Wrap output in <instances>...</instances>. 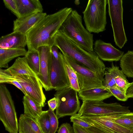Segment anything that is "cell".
I'll use <instances>...</instances> for the list:
<instances>
[{
	"instance_id": "cell-24",
	"label": "cell",
	"mask_w": 133,
	"mask_h": 133,
	"mask_svg": "<svg viewBox=\"0 0 133 133\" xmlns=\"http://www.w3.org/2000/svg\"><path fill=\"white\" fill-rule=\"evenodd\" d=\"M120 66L125 75L133 78V51L128 50L120 60Z\"/></svg>"
},
{
	"instance_id": "cell-10",
	"label": "cell",
	"mask_w": 133,
	"mask_h": 133,
	"mask_svg": "<svg viewBox=\"0 0 133 133\" xmlns=\"http://www.w3.org/2000/svg\"><path fill=\"white\" fill-rule=\"evenodd\" d=\"M0 72L9 78L18 82L27 95L42 107L45 105L46 98L43 87L37 77L27 75H12L1 68Z\"/></svg>"
},
{
	"instance_id": "cell-23",
	"label": "cell",
	"mask_w": 133,
	"mask_h": 133,
	"mask_svg": "<svg viewBox=\"0 0 133 133\" xmlns=\"http://www.w3.org/2000/svg\"><path fill=\"white\" fill-rule=\"evenodd\" d=\"M107 69L112 74L117 87L126 93V91L130 83L127 80L126 76L122 70L112 63L110 67Z\"/></svg>"
},
{
	"instance_id": "cell-20",
	"label": "cell",
	"mask_w": 133,
	"mask_h": 133,
	"mask_svg": "<svg viewBox=\"0 0 133 133\" xmlns=\"http://www.w3.org/2000/svg\"><path fill=\"white\" fill-rule=\"evenodd\" d=\"M19 133H44L37 120L24 114L19 119Z\"/></svg>"
},
{
	"instance_id": "cell-25",
	"label": "cell",
	"mask_w": 133,
	"mask_h": 133,
	"mask_svg": "<svg viewBox=\"0 0 133 133\" xmlns=\"http://www.w3.org/2000/svg\"><path fill=\"white\" fill-rule=\"evenodd\" d=\"M112 120L123 126L133 130V112L120 115H111Z\"/></svg>"
},
{
	"instance_id": "cell-1",
	"label": "cell",
	"mask_w": 133,
	"mask_h": 133,
	"mask_svg": "<svg viewBox=\"0 0 133 133\" xmlns=\"http://www.w3.org/2000/svg\"><path fill=\"white\" fill-rule=\"evenodd\" d=\"M72 10L65 7L53 14L47 15L26 35L28 51H37L42 46L51 47L55 35Z\"/></svg>"
},
{
	"instance_id": "cell-2",
	"label": "cell",
	"mask_w": 133,
	"mask_h": 133,
	"mask_svg": "<svg viewBox=\"0 0 133 133\" xmlns=\"http://www.w3.org/2000/svg\"><path fill=\"white\" fill-rule=\"evenodd\" d=\"M53 45L57 46L62 53L96 73L103 81L106 68L94 51H89L81 48L60 29L55 35Z\"/></svg>"
},
{
	"instance_id": "cell-19",
	"label": "cell",
	"mask_w": 133,
	"mask_h": 133,
	"mask_svg": "<svg viewBox=\"0 0 133 133\" xmlns=\"http://www.w3.org/2000/svg\"><path fill=\"white\" fill-rule=\"evenodd\" d=\"M4 70L12 75H27L37 77L29 66L25 56L18 57L11 66Z\"/></svg>"
},
{
	"instance_id": "cell-4",
	"label": "cell",
	"mask_w": 133,
	"mask_h": 133,
	"mask_svg": "<svg viewBox=\"0 0 133 133\" xmlns=\"http://www.w3.org/2000/svg\"><path fill=\"white\" fill-rule=\"evenodd\" d=\"M108 4V0L88 1L83 14L86 28L89 32L98 34L105 30Z\"/></svg>"
},
{
	"instance_id": "cell-38",
	"label": "cell",
	"mask_w": 133,
	"mask_h": 133,
	"mask_svg": "<svg viewBox=\"0 0 133 133\" xmlns=\"http://www.w3.org/2000/svg\"><path fill=\"white\" fill-rule=\"evenodd\" d=\"M74 133H89L85 128L73 123Z\"/></svg>"
},
{
	"instance_id": "cell-35",
	"label": "cell",
	"mask_w": 133,
	"mask_h": 133,
	"mask_svg": "<svg viewBox=\"0 0 133 133\" xmlns=\"http://www.w3.org/2000/svg\"><path fill=\"white\" fill-rule=\"evenodd\" d=\"M85 129L89 133H115L110 129L102 127H95L91 126Z\"/></svg>"
},
{
	"instance_id": "cell-12",
	"label": "cell",
	"mask_w": 133,
	"mask_h": 133,
	"mask_svg": "<svg viewBox=\"0 0 133 133\" xmlns=\"http://www.w3.org/2000/svg\"><path fill=\"white\" fill-rule=\"evenodd\" d=\"M51 48L48 46H42L37 49L39 57L40 69L37 76L46 91L52 90L50 81L52 56Z\"/></svg>"
},
{
	"instance_id": "cell-7",
	"label": "cell",
	"mask_w": 133,
	"mask_h": 133,
	"mask_svg": "<svg viewBox=\"0 0 133 133\" xmlns=\"http://www.w3.org/2000/svg\"><path fill=\"white\" fill-rule=\"evenodd\" d=\"M108 1L114 41L116 46L122 49L127 41L123 24V1Z\"/></svg>"
},
{
	"instance_id": "cell-21",
	"label": "cell",
	"mask_w": 133,
	"mask_h": 133,
	"mask_svg": "<svg viewBox=\"0 0 133 133\" xmlns=\"http://www.w3.org/2000/svg\"><path fill=\"white\" fill-rule=\"evenodd\" d=\"M27 51L25 48L2 49L0 48V68H8V63L14 58L25 56Z\"/></svg>"
},
{
	"instance_id": "cell-22",
	"label": "cell",
	"mask_w": 133,
	"mask_h": 133,
	"mask_svg": "<svg viewBox=\"0 0 133 133\" xmlns=\"http://www.w3.org/2000/svg\"><path fill=\"white\" fill-rule=\"evenodd\" d=\"M23 103L24 114L37 120L43 111L42 107L27 95L23 96Z\"/></svg>"
},
{
	"instance_id": "cell-40",
	"label": "cell",
	"mask_w": 133,
	"mask_h": 133,
	"mask_svg": "<svg viewBox=\"0 0 133 133\" xmlns=\"http://www.w3.org/2000/svg\"><path fill=\"white\" fill-rule=\"evenodd\" d=\"M126 94L128 98H133V81L130 83L126 91Z\"/></svg>"
},
{
	"instance_id": "cell-34",
	"label": "cell",
	"mask_w": 133,
	"mask_h": 133,
	"mask_svg": "<svg viewBox=\"0 0 133 133\" xmlns=\"http://www.w3.org/2000/svg\"><path fill=\"white\" fill-rule=\"evenodd\" d=\"M70 120L73 123L85 129L91 126L89 123L82 119L77 114L71 116Z\"/></svg>"
},
{
	"instance_id": "cell-28",
	"label": "cell",
	"mask_w": 133,
	"mask_h": 133,
	"mask_svg": "<svg viewBox=\"0 0 133 133\" xmlns=\"http://www.w3.org/2000/svg\"><path fill=\"white\" fill-rule=\"evenodd\" d=\"M44 133H49L50 125L48 110L43 111L36 120Z\"/></svg>"
},
{
	"instance_id": "cell-29",
	"label": "cell",
	"mask_w": 133,
	"mask_h": 133,
	"mask_svg": "<svg viewBox=\"0 0 133 133\" xmlns=\"http://www.w3.org/2000/svg\"><path fill=\"white\" fill-rule=\"evenodd\" d=\"M48 112L49 117L50 129L49 133H56L58 128V118L54 111L49 108Z\"/></svg>"
},
{
	"instance_id": "cell-32",
	"label": "cell",
	"mask_w": 133,
	"mask_h": 133,
	"mask_svg": "<svg viewBox=\"0 0 133 133\" xmlns=\"http://www.w3.org/2000/svg\"><path fill=\"white\" fill-rule=\"evenodd\" d=\"M108 89L111 92L113 96L115 97L118 100L122 101H126L128 99L126 93L117 87H113Z\"/></svg>"
},
{
	"instance_id": "cell-9",
	"label": "cell",
	"mask_w": 133,
	"mask_h": 133,
	"mask_svg": "<svg viewBox=\"0 0 133 133\" xmlns=\"http://www.w3.org/2000/svg\"><path fill=\"white\" fill-rule=\"evenodd\" d=\"M62 53L65 62L72 68L77 75L80 90L104 87L103 80L96 73L78 63L65 54Z\"/></svg>"
},
{
	"instance_id": "cell-13",
	"label": "cell",
	"mask_w": 133,
	"mask_h": 133,
	"mask_svg": "<svg viewBox=\"0 0 133 133\" xmlns=\"http://www.w3.org/2000/svg\"><path fill=\"white\" fill-rule=\"evenodd\" d=\"M111 115H91L80 117L91 126L95 127H105L115 133H133V130L126 128L114 122L112 120Z\"/></svg>"
},
{
	"instance_id": "cell-31",
	"label": "cell",
	"mask_w": 133,
	"mask_h": 133,
	"mask_svg": "<svg viewBox=\"0 0 133 133\" xmlns=\"http://www.w3.org/2000/svg\"><path fill=\"white\" fill-rule=\"evenodd\" d=\"M104 76L102 83L103 87L107 88L113 87H117L112 74L106 68Z\"/></svg>"
},
{
	"instance_id": "cell-37",
	"label": "cell",
	"mask_w": 133,
	"mask_h": 133,
	"mask_svg": "<svg viewBox=\"0 0 133 133\" xmlns=\"http://www.w3.org/2000/svg\"><path fill=\"white\" fill-rule=\"evenodd\" d=\"M47 102L49 108L54 111L58 106V101L56 98L54 97L49 100Z\"/></svg>"
},
{
	"instance_id": "cell-41",
	"label": "cell",
	"mask_w": 133,
	"mask_h": 133,
	"mask_svg": "<svg viewBox=\"0 0 133 133\" xmlns=\"http://www.w3.org/2000/svg\"><path fill=\"white\" fill-rule=\"evenodd\" d=\"M74 3L76 5H78L80 4V2L79 0H77L75 1Z\"/></svg>"
},
{
	"instance_id": "cell-5",
	"label": "cell",
	"mask_w": 133,
	"mask_h": 133,
	"mask_svg": "<svg viewBox=\"0 0 133 133\" xmlns=\"http://www.w3.org/2000/svg\"><path fill=\"white\" fill-rule=\"evenodd\" d=\"M0 119L9 133H18V123L14 101L5 85L0 83Z\"/></svg>"
},
{
	"instance_id": "cell-27",
	"label": "cell",
	"mask_w": 133,
	"mask_h": 133,
	"mask_svg": "<svg viewBox=\"0 0 133 133\" xmlns=\"http://www.w3.org/2000/svg\"><path fill=\"white\" fill-rule=\"evenodd\" d=\"M65 67L71 87L79 92L80 89L77 77L75 72L72 68L66 62Z\"/></svg>"
},
{
	"instance_id": "cell-39",
	"label": "cell",
	"mask_w": 133,
	"mask_h": 133,
	"mask_svg": "<svg viewBox=\"0 0 133 133\" xmlns=\"http://www.w3.org/2000/svg\"><path fill=\"white\" fill-rule=\"evenodd\" d=\"M58 48L56 46H52L51 48L52 54L56 59H58L59 57V52L58 51Z\"/></svg>"
},
{
	"instance_id": "cell-15",
	"label": "cell",
	"mask_w": 133,
	"mask_h": 133,
	"mask_svg": "<svg viewBox=\"0 0 133 133\" xmlns=\"http://www.w3.org/2000/svg\"><path fill=\"white\" fill-rule=\"evenodd\" d=\"M41 12L33 14L13 21V31H17L25 35L35 24L47 15Z\"/></svg>"
},
{
	"instance_id": "cell-18",
	"label": "cell",
	"mask_w": 133,
	"mask_h": 133,
	"mask_svg": "<svg viewBox=\"0 0 133 133\" xmlns=\"http://www.w3.org/2000/svg\"><path fill=\"white\" fill-rule=\"evenodd\" d=\"M79 98L83 101H103L113 96L104 87L87 89L78 92Z\"/></svg>"
},
{
	"instance_id": "cell-6",
	"label": "cell",
	"mask_w": 133,
	"mask_h": 133,
	"mask_svg": "<svg viewBox=\"0 0 133 133\" xmlns=\"http://www.w3.org/2000/svg\"><path fill=\"white\" fill-rule=\"evenodd\" d=\"M78 91L71 87L57 90L54 94L58 101L56 114L58 119L77 114L80 108Z\"/></svg>"
},
{
	"instance_id": "cell-36",
	"label": "cell",
	"mask_w": 133,
	"mask_h": 133,
	"mask_svg": "<svg viewBox=\"0 0 133 133\" xmlns=\"http://www.w3.org/2000/svg\"><path fill=\"white\" fill-rule=\"evenodd\" d=\"M58 133H74L73 128L67 123L62 124L57 131Z\"/></svg>"
},
{
	"instance_id": "cell-3",
	"label": "cell",
	"mask_w": 133,
	"mask_h": 133,
	"mask_svg": "<svg viewBox=\"0 0 133 133\" xmlns=\"http://www.w3.org/2000/svg\"><path fill=\"white\" fill-rule=\"evenodd\" d=\"M59 29L76 43L85 50L93 52V35L83 26L81 16L72 10Z\"/></svg>"
},
{
	"instance_id": "cell-8",
	"label": "cell",
	"mask_w": 133,
	"mask_h": 133,
	"mask_svg": "<svg viewBox=\"0 0 133 133\" xmlns=\"http://www.w3.org/2000/svg\"><path fill=\"white\" fill-rule=\"evenodd\" d=\"M131 112L129 107L117 103H107L103 101H83L77 114L80 116L87 115H120Z\"/></svg>"
},
{
	"instance_id": "cell-11",
	"label": "cell",
	"mask_w": 133,
	"mask_h": 133,
	"mask_svg": "<svg viewBox=\"0 0 133 133\" xmlns=\"http://www.w3.org/2000/svg\"><path fill=\"white\" fill-rule=\"evenodd\" d=\"M50 73V81L52 89L56 91L65 87H71L65 67L64 56L59 52V58L56 59L52 54Z\"/></svg>"
},
{
	"instance_id": "cell-26",
	"label": "cell",
	"mask_w": 133,
	"mask_h": 133,
	"mask_svg": "<svg viewBox=\"0 0 133 133\" xmlns=\"http://www.w3.org/2000/svg\"><path fill=\"white\" fill-rule=\"evenodd\" d=\"M25 56L29 66L37 75L40 69V59L38 51H28Z\"/></svg>"
},
{
	"instance_id": "cell-16",
	"label": "cell",
	"mask_w": 133,
	"mask_h": 133,
	"mask_svg": "<svg viewBox=\"0 0 133 133\" xmlns=\"http://www.w3.org/2000/svg\"><path fill=\"white\" fill-rule=\"evenodd\" d=\"M27 45L26 35L19 32H12L1 37L0 38V48L8 49L25 48Z\"/></svg>"
},
{
	"instance_id": "cell-33",
	"label": "cell",
	"mask_w": 133,
	"mask_h": 133,
	"mask_svg": "<svg viewBox=\"0 0 133 133\" xmlns=\"http://www.w3.org/2000/svg\"><path fill=\"white\" fill-rule=\"evenodd\" d=\"M3 2L6 7L10 10L17 18H20L15 0H3Z\"/></svg>"
},
{
	"instance_id": "cell-17",
	"label": "cell",
	"mask_w": 133,
	"mask_h": 133,
	"mask_svg": "<svg viewBox=\"0 0 133 133\" xmlns=\"http://www.w3.org/2000/svg\"><path fill=\"white\" fill-rule=\"evenodd\" d=\"M15 1L20 16V18L43 12V9L42 5L39 0Z\"/></svg>"
},
{
	"instance_id": "cell-14",
	"label": "cell",
	"mask_w": 133,
	"mask_h": 133,
	"mask_svg": "<svg viewBox=\"0 0 133 133\" xmlns=\"http://www.w3.org/2000/svg\"><path fill=\"white\" fill-rule=\"evenodd\" d=\"M93 49L100 59L104 61H118L124 55L123 51L116 49L111 43L105 42L101 39L95 41Z\"/></svg>"
},
{
	"instance_id": "cell-30",
	"label": "cell",
	"mask_w": 133,
	"mask_h": 133,
	"mask_svg": "<svg viewBox=\"0 0 133 133\" xmlns=\"http://www.w3.org/2000/svg\"><path fill=\"white\" fill-rule=\"evenodd\" d=\"M5 83L13 85L21 90L25 95H27L23 87L18 82L9 78L2 72H0V83Z\"/></svg>"
}]
</instances>
